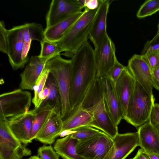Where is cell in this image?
Returning <instances> with one entry per match:
<instances>
[{"label": "cell", "instance_id": "7c38bea8", "mask_svg": "<svg viewBox=\"0 0 159 159\" xmlns=\"http://www.w3.org/2000/svg\"><path fill=\"white\" fill-rule=\"evenodd\" d=\"M8 48L7 55L13 70L23 68L26 63L22 59L23 25L14 26L8 30Z\"/></svg>", "mask_w": 159, "mask_h": 159}, {"label": "cell", "instance_id": "60d3db41", "mask_svg": "<svg viewBox=\"0 0 159 159\" xmlns=\"http://www.w3.org/2000/svg\"><path fill=\"white\" fill-rule=\"evenodd\" d=\"M43 91L45 99L49 95L50 90L47 87L45 86Z\"/></svg>", "mask_w": 159, "mask_h": 159}, {"label": "cell", "instance_id": "d6a6232c", "mask_svg": "<svg viewBox=\"0 0 159 159\" xmlns=\"http://www.w3.org/2000/svg\"><path fill=\"white\" fill-rule=\"evenodd\" d=\"M8 30L3 20L0 21V51L7 54L8 48Z\"/></svg>", "mask_w": 159, "mask_h": 159}, {"label": "cell", "instance_id": "7402d4cb", "mask_svg": "<svg viewBox=\"0 0 159 159\" xmlns=\"http://www.w3.org/2000/svg\"><path fill=\"white\" fill-rule=\"evenodd\" d=\"M93 121L92 115L83 109L80 104L72 110L69 116L63 121L61 132L81 126H89Z\"/></svg>", "mask_w": 159, "mask_h": 159}, {"label": "cell", "instance_id": "74e56055", "mask_svg": "<svg viewBox=\"0 0 159 159\" xmlns=\"http://www.w3.org/2000/svg\"><path fill=\"white\" fill-rule=\"evenodd\" d=\"M102 0H85L84 8L90 10H94L98 8Z\"/></svg>", "mask_w": 159, "mask_h": 159}, {"label": "cell", "instance_id": "7bdbcfd3", "mask_svg": "<svg viewBox=\"0 0 159 159\" xmlns=\"http://www.w3.org/2000/svg\"><path fill=\"white\" fill-rule=\"evenodd\" d=\"M29 159H41L39 156H34L30 157Z\"/></svg>", "mask_w": 159, "mask_h": 159}, {"label": "cell", "instance_id": "bcb514c9", "mask_svg": "<svg viewBox=\"0 0 159 159\" xmlns=\"http://www.w3.org/2000/svg\"><path fill=\"white\" fill-rule=\"evenodd\" d=\"M29 159V158H28V159Z\"/></svg>", "mask_w": 159, "mask_h": 159}, {"label": "cell", "instance_id": "ba28073f", "mask_svg": "<svg viewBox=\"0 0 159 159\" xmlns=\"http://www.w3.org/2000/svg\"><path fill=\"white\" fill-rule=\"evenodd\" d=\"M31 154L12 133L7 121L0 119V159H21Z\"/></svg>", "mask_w": 159, "mask_h": 159}, {"label": "cell", "instance_id": "ee69618b", "mask_svg": "<svg viewBox=\"0 0 159 159\" xmlns=\"http://www.w3.org/2000/svg\"><path fill=\"white\" fill-rule=\"evenodd\" d=\"M157 34L159 35V22L157 25Z\"/></svg>", "mask_w": 159, "mask_h": 159}, {"label": "cell", "instance_id": "484cf974", "mask_svg": "<svg viewBox=\"0 0 159 159\" xmlns=\"http://www.w3.org/2000/svg\"><path fill=\"white\" fill-rule=\"evenodd\" d=\"M159 11V0L146 1L140 7L136 14L139 18L150 16Z\"/></svg>", "mask_w": 159, "mask_h": 159}, {"label": "cell", "instance_id": "e0dca14e", "mask_svg": "<svg viewBox=\"0 0 159 159\" xmlns=\"http://www.w3.org/2000/svg\"><path fill=\"white\" fill-rule=\"evenodd\" d=\"M63 125L61 109L54 107L36 139L43 143L51 145L61 133Z\"/></svg>", "mask_w": 159, "mask_h": 159}, {"label": "cell", "instance_id": "8d00e7d4", "mask_svg": "<svg viewBox=\"0 0 159 159\" xmlns=\"http://www.w3.org/2000/svg\"><path fill=\"white\" fill-rule=\"evenodd\" d=\"M149 121L154 126L159 129V104L155 103L152 109Z\"/></svg>", "mask_w": 159, "mask_h": 159}, {"label": "cell", "instance_id": "ab89813d", "mask_svg": "<svg viewBox=\"0 0 159 159\" xmlns=\"http://www.w3.org/2000/svg\"><path fill=\"white\" fill-rule=\"evenodd\" d=\"M134 157V159H150L147 155L141 148L138 150Z\"/></svg>", "mask_w": 159, "mask_h": 159}, {"label": "cell", "instance_id": "ac0fdd59", "mask_svg": "<svg viewBox=\"0 0 159 159\" xmlns=\"http://www.w3.org/2000/svg\"><path fill=\"white\" fill-rule=\"evenodd\" d=\"M135 82V80L127 66L115 83L116 93L123 113V119L126 114L128 104L134 91Z\"/></svg>", "mask_w": 159, "mask_h": 159}, {"label": "cell", "instance_id": "b9f144b4", "mask_svg": "<svg viewBox=\"0 0 159 159\" xmlns=\"http://www.w3.org/2000/svg\"><path fill=\"white\" fill-rule=\"evenodd\" d=\"M145 153L147 155L150 159H159V155L152 153Z\"/></svg>", "mask_w": 159, "mask_h": 159}, {"label": "cell", "instance_id": "7a4b0ae2", "mask_svg": "<svg viewBox=\"0 0 159 159\" xmlns=\"http://www.w3.org/2000/svg\"><path fill=\"white\" fill-rule=\"evenodd\" d=\"M80 104L92 115L93 121L89 126L101 130L112 139L118 134L117 126L107 111L98 79L91 84Z\"/></svg>", "mask_w": 159, "mask_h": 159}, {"label": "cell", "instance_id": "3957f363", "mask_svg": "<svg viewBox=\"0 0 159 159\" xmlns=\"http://www.w3.org/2000/svg\"><path fill=\"white\" fill-rule=\"evenodd\" d=\"M98 8L94 10L84 8L82 15L57 43L60 52H65L61 55L72 58L79 48L87 41Z\"/></svg>", "mask_w": 159, "mask_h": 159}, {"label": "cell", "instance_id": "44dd1931", "mask_svg": "<svg viewBox=\"0 0 159 159\" xmlns=\"http://www.w3.org/2000/svg\"><path fill=\"white\" fill-rule=\"evenodd\" d=\"M83 13V11L74 13L59 23L46 28L44 32L45 39L51 42H58Z\"/></svg>", "mask_w": 159, "mask_h": 159}, {"label": "cell", "instance_id": "52a82bcc", "mask_svg": "<svg viewBox=\"0 0 159 159\" xmlns=\"http://www.w3.org/2000/svg\"><path fill=\"white\" fill-rule=\"evenodd\" d=\"M113 144V139L101 131L94 136L79 140L76 150L84 159H102Z\"/></svg>", "mask_w": 159, "mask_h": 159}, {"label": "cell", "instance_id": "4fadbf2b", "mask_svg": "<svg viewBox=\"0 0 159 159\" xmlns=\"http://www.w3.org/2000/svg\"><path fill=\"white\" fill-rule=\"evenodd\" d=\"M99 79L108 114L117 126L123 119V115L116 93L115 83L107 75Z\"/></svg>", "mask_w": 159, "mask_h": 159}, {"label": "cell", "instance_id": "5bb4252c", "mask_svg": "<svg viewBox=\"0 0 159 159\" xmlns=\"http://www.w3.org/2000/svg\"><path fill=\"white\" fill-rule=\"evenodd\" d=\"M127 67L135 80L150 94L153 95L152 71L144 57L134 54L129 60Z\"/></svg>", "mask_w": 159, "mask_h": 159}, {"label": "cell", "instance_id": "f546056e", "mask_svg": "<svg viewBox=\"0 0 159 159\" xmlns=\"http://www.w3.org/2000/svg\"><path fill=\"white\" fill-rule=\"evenodd\" d=\"M27 24L28 28L32 40H36L41 42L44 39V30L41 24L36 22Z\"/></svg>", "mask_w": 159, "mask_h": 159}, {"label": "cell", "instance_id": "8992f818", "mask_svg": "<svg viewBox=\"0 0 159 159\" xmlns=\"http://www.w3.org/2000/svg\"><path fill=\"white\" fill-rule=\"evenodd\" d=\"M32 100L30 93L21 89L0 95V119L7 121L21 116L29 111Z\"/></svg>", "mask_w": 159, "mask_h": 159}, {"label": "cell", "instance_id": "277c9868", "mask_svg": "<svg viewBox=\"0 0 159 159\" xmlns=\"http://www.w3.org/2000/svg\"><path fill=\"white\" fill-rule=\"evenodd\" d=\"M45 66L53 77L58 88L61 101V117L63 121L72 111L70 102L72 73L71 60L62 58L59 53L49 59Z\"/></svg>", "mask_w": 159, "mask_h": 159}, {"label": "cell", "instance_id": "6da1fadb", "mask_svg": "<svg viewBox=\"0 0 159 159\" xmlns=\"http://www.w3.org/2000/svg\"><path fill=\"white\" fill-rule=\"evenodd\" d=\"M71 60L72 73L70 102L72 111L81 102L96 78L97 65L94 50L87 41L77 51Z\"/></svg>", "mask_w": 159, "mask_h": 159}, {"label": "cell", "instance_id": "ffe728a7", "mask_svg": "<svg viewBox=\"0 0 159 159\" xmlns=\"http://www.w3.org/2000/svg\"><path fill=\"white\" fill-rule=\"evenodd\" d=\"M139 146L146 153L159 155V129L149 121L138 128Z\"/></svg>", "mask_w": 159, "mask_h": 159}, {"label": "cell", "instance_id": "8fae6325", "mask_svg": "<svg viewBox=\"0 0 159 159\" xmlns=\"http://www.w3.org/2000/svg\"><path fill=\"white\" fill-rule=\"evenodd\" d=\"M97 65L96 78L107 75L117 60L115 44L108 35L101 45L94 49Z\"/></svg>", "mask_w": 159, "mask_h": 159}, {"label": "cell", "instance_id": "d4e9b609", "mask_svg": "<svg viewBox=\"0 0 159 159\" xmlns=\"http://www.w3.org/2000/svg\"><path fill=\"white\" fill-rule=\"evenodd\" d=\"M45 86L49 89V94L39 107L49 106L61 109V101L60 92L54 78L50 73L47 79Z\"/></svg>", "mask_w": 159, "mask_h": 159}, {"label": "cell", "instance_id": "603a6c76", "mask_svg": "<svg viewBox=\"0 0 159 159\" xmlns=\"http://www.w3.org/2000/svg\"><path fill=\"white\" fill-rule=\"evenodd\" d=\"M78 141L69 134L56 140L53 148L59 156L64 159H84L76 152V146Z\"/></svg>", "mask_w": 159, "mask_h": 159}, {"label": "cell", "instance_id": "d6986e66", "mask_svg": "<svg viewBox=\"0 0 159 159\" xmlns=\"http://www.w3.org/2000/svg\"><path fill=\"white\" fill-rule=\"evenodd\" d=\"M35 112L34 109L21 116L11 120H7L12 133L19 141L25 144L32 141L30 133Z\"/></svg>", "mask_w": 159, "mask_h": 159}, {"label": "cell", "instance_id": "4dcf8cb0", "mask_svg": "<svg viewBox=\"0 0 159 159\" xmlns=\"http://www.w3.org/2000/svg\"><path fill=\"white\" fill-rule=\"evenodd\" d=\"M23 48L22 54V59L26 63L29 60L28 53L30 48L32 40L30 36L27 23L23 25Z\"/></svg>", "mask_w": 159, "mask_h": 159}, {"label": "cell", "instance_id": "2e32d148", "mask_svg": "<svg viewBox=\"0 0 159 159\" xmlns=\"http://www.w3.org/2000/svg\"><path fill=\"white\" fill-rule=\"evenodd\" d=\"M54 56L45 57L38 56H31L25 70L20 75L21 80L19 86L20 89L34 90L47 62Z\"/></svg>", "mask_w": 159, "mask_h": 159}, {"label": "cell", "instance_id": "9a60e30c", "mask_svg": "<svg viewBox=\"0 0 159 159\" xmlns=\"http://www.w3.org/2000/svg\"><path fill=\"white\" fill-rule=\"evenodd\" d=\"M111 0H102L93 21L88 38L94 48L100 47L108 35L107 32V18Z\"/></svg>", "mask_w": 159, "mask_h": 159}, {"label": "cell", "instance_id": "4316f807", "mask_svg": "<svg viewBox=\"0 0 159 159\" xmlns=\"http://www.w3.org/2000/svg\"><path fill=\"white\" fill-rule=\"evenodd\" d=\"M50 73L49 70L45 66L34 86V96L32 101L35 108L39 107V95L43 90Z\"/></svg>", "mask_w": 159, "mask_h": 159}, {"label": "cell", "instance_id": "e575fe53", "mask_svg": "<svg viewBox=\"0 0 159 159\" xmlns=\"http://www.w3.org/2000/svg\"><path fill=\"white\" fill-rule=\"evenodd\" d=\"M117 60L107 75L115 83L116 82L123 70L126 68Z\"/></svg>", "mask_w": 159, "mask_h": 159}, {"label": "cell", "instance_id": "9c48e42d", "mask_svg": "<svg viewBox=\"0 0 159 159\" xmlns=\"http://www.w3.org/2000/svg\"><path fill=\"white\" fill-rule=\"evenodd\" d=\"M77 0H52L46 14V28L53 26L70 15L82 11Z\"/></svg>", "mask_w": 159, "mask_h": 159}, {"label": "cell", "instance_id": "f35d334b", "mask_svg": "<svg viewBox=\"0 0 159 159\" xmlns=\"http://www.w3.org/2000/svg\"><path fill=\"white\" fill-rule=\"evenodd\" d=\"M152 83L153 87L159 91V66L152 71Z\"/></svg>", "mask_w": 159, "mask_h": 159}, {"label": "cell", "instance_id": "30bf717a", "mask_svg": "<svg viewBox=\"0 0 159 159\" xmlns=\"http://www.w3.org/2000/svg\"><path fill=\"white\" fill-rule=\"evenodd\" d=\"M112 139L113 144L102 159H125L139 145L138 131L118 133Z\"/></svg>", "mask_w": 159, "mask_h": 159}, {"label": "cell", "instance_id": "f6af8a7d", "mask_svg": "<svg viewBox=\"0 0 159 159\" xmlns=\"http://www.w3.org/2000/svg\"><path fill=\"white\" fill-rule=\"evenodd\" d=\"M134 159V158H131V159Z\"/></svg>", "mask_w": 159, "mask_h": 159}, {"label": "cell", "instance_id": "cb8c5ba5", "mask_svg": "<svg viewBox=\"0 0 159 159\" xmlns=\"http://www.w3.org/2000/svg\"><path fill=\"white\" fill-rule=\"evenodd\" d=\"M53 108L49 106H44L34 108L35 112L30 133L32 140L36 139L46 123Z\"/></svg>", "mask_w": 159, "mask_h": 159}, {"label": "cell", "instance_id": "836d02e7", "mask_svg": "<svg viewBox=\"0 0 159 159\" xmlns=\"http://www.w3.org/2000/svg\"><path fill=\"white\" fill-rule=\"evenodd\" d=\"M142 55L145 58L152 71L159 66V51H148Z\"/></svg>", "mask_w": 159, "mask_h": 159}, {"label": "cell", "instance_id": "f1b7e54d", "mask_svg": "<svg viewBox=\"0 0 159 159\" xmlns=\"http://www.w3.org/2000/svg\"><path fill=\"white\" fill-rule=\"evenodd\" d=\"M40 43L41 49L40 53L38 55L40 57L53 56L60 53L57 43L51 42L45 39Z\"/></svg>", "mask_w": 159, "mask_h": 159}, {"label": "cell", "instance_id": "d590c367", "mask_svg": "<svg viewBox=\"0 0 159 159\" xmlns=\"http://www.w3.org/2000/svg\"><path fill=\"white\" fill-rule=\"evenodd\" d=\"M152 50L159 51V35L156 34L151 40L148 41L145 44L141 52L143 55L146 52Z\"/></svg>", "mask_w": 159, "mask_h": 159}, {"label": "cell", "instance_id": "5b68a950", "mask_svg": "<svg viewBox=\"0 0 159 159\" xmlns=\"http://www.w3.org/2000/svg\"><path fill=\"white\" fill-rule=\"evenodd\" d=\"M154 102V95L150 94L135 80L134 91L123 119L135 127L139 128L149 121Z\"/></svg>", "mask_w": 159, "mask_h": 159}, {"label": "cell", "instance_id": "1f68e13d", "mask_svg": "<svg viewBox=\"0 0 159 159\" xmlns=\"http://www.w3.org/2000/svg\"><path fill=\"white\" fill-rule=\"evenodd\" d=\"M38 154L41 159H59V155L51 145H43L40 147Z\"/></svg>", "mask_w": 159, "mask_h": 159}, {"label": "cell", "instance_id": "83f0119b", "mask_svg": "<svg viewBox=\"0 0 159 159\" xmlns=\"http://www.w3.org/2000/svg\"><path fill=\"white\" fill-rule=\"evenodd\" d=\"M71 136L78 140L94 136L100 132L99 130L88 126H82L72 130Z\"/></svg>", "mask_w": 159, "mask_h": 159}]
</instances>
